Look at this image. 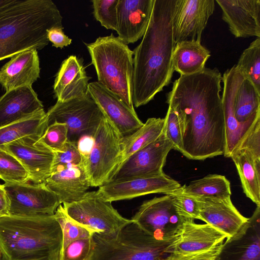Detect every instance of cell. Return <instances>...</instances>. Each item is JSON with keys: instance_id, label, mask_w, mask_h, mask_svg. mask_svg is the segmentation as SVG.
<instances>
[{"instance_id": "obj_1", "label": "cell", "mask_w": 260, "mask_h": 260, "mask_svg": "<svg viewBox=\"0 0 260 260\" xmlns=\"http://www.w3.org/2000/svg\"><path fill=\"white\" fill-rule=\"evenodd\" d=\"M221 81L217 68L205 67L196 73L180 75L167 94V103L178 117L181 153L189 159L202 160L224 154Z\"/></svg>"}, {"instance_id": "obj_2", "label": "cell", "mask_w": 260, "mask_h": 260, "mask_svg": "<svg viewBox=\"0 0 260 260\" xmlns=\"http://www.w3.org/2000/svg\"><path fill=\"white\" fill-rule=\"evenodd\" d=\"M175 0H154L149 22L133 51V105H145L171 81L175 43L172 14Z\"/></svg>"}, {"instance_id": "obj_3", "label": "cell", "mask_w": 260, "mask_h": 260, "mask_svg": "<svg viewBox=\"0 0 260 260\" xmlns=\"http://www.w3.org/2000/svg\"><path fill=\"white\" fill-rule=\"evenodd\" d=\"M62 17L51 0H13L0 8V61L49 41L47 31L63 27Z\"/></svg>"}, {"instance_id": "obj_4", "label": "cell", "mask_w": 260, "mask_h": 260, "mask_svg": "<svg viewBox=\"0 0 260 260\" xmlns=\"http://www.w3.org/2000/svg\"><path fill=\"white\" fill-rule=\"evenodd\" d=\"M62 239L54 215L0 217L4 260H59Z\"/></svg>"}, {"instance_id": "obj_5", "label": "cell", "mask_w": 260, "mask_h": 260, "mask_svg": "<svg viewBox=\"0 0 260 260\" xmlns=\"http://www.w3.org/2000/svg\"><path fill=\"white\" fill-rule=\"evenodd\" d=\"M85 45L98 82L134 108L133 51L113 34Z\"/></svg>"}, {"instance_id": "obj_6", "label": "cell", "mask_w": 260, "mask_h": 260, "mask_svg": "<svg viewBox=\"0 0 260 260\" xmlns=\"http://www.w3.org/2000/svg\"><path fill=\"white\" fill-rule=\"evenodd\" d=\"M91 260H161L172 241H159L133 222L109 235L94 233ZM174 240V239H173Z\"/></svg>"}, {"instance_id": "obj_7", "label": "cell", "mask_w": 260, "mask_h": 260, "mask_svg": "<svg viewBox=\"0 0 260 260\" xmlns=\"http://www.w3.org/2000/svg\"><path fill=\"white\" fill-rule=\"evenodd\" d=\"M122 136L104 116L94 134V145L88 157L82 161L90 186L108 182L121 160Z\"/></svg>"}, {"instance_id": "obj_8", "label": "cell", "mask_w": 260, "mask_h": 260, "mask_svg": "<svg viewBox=\"0 0 260 260\" xmlns=\"http://www.w3.org/2000/svg\"><path fill=\"white\" fill-rule=\"evenodd\" d=\"M68 215L95 233H115L134 222L123 217L112 205L96 191H87L79 200L62 204Z\"/></svg>"}, {"instance_id": "obj_9", "label": "cell", "mask_w": 260, "mask_h": 260, "mask_svg": "<svg viewBox=\"0 0 260 260\" xmlns=\"http://www.w3.org/2000/svg\"><path fill=\"white\" fill-rule=\"evenodd\" d=\"M46 114L48 125L54 122L66 124L68 140L76 142L83 135H93L104 117L88 93L64 102L57 101Z\"/></svg>"}, {"instance_id": "obj_10", "label": "cell", "mask_w": 260, "mask_h": 260, "mask_svg": "<svg viewBox=\"0 0 260 260\" xmlns=\"http://www.w3.org/2000/svg\"><path fill=\"white\" fill-rule=\"evenodd\" d=\"M159 241H172L184 218L176 212L170 195L145 201L132 219Z\"/></svg>"}, {"instance_id": "obj_11", "label": "cell", "mask_w": 260, "mask_h": 260, "mask_svg": "<svg viewBox=\"0 0 260 260\" xmlns=\"http://www.w3.org/2000/svg\"><path fill=\"white\" fill-rule=\"evenodd\" d=\"M10 201V215H54L60 205L57 196L44 183H5Z\"/></svg>"}, {"instance_id": "obj_12", "label": "cell", "mask_w": 260, "mask_h": 260, "mask_svg": "<svg viewBox=\"0 0 260 260\" xmlns=\"http://www.w3.org/2000/svg\"><path fill=\"white\" fill-rule=\"evenodd\" d=\"M173 149L165 128L154 141L130 155L117 169L110 181H116L162 174L169 152Z\"/></svg>"}, {"instance_id": "obj_13", "label": "cell", "mask_w": 260, "mask_h": 260, "mask_svg": "<svg viewBox=\"0 0 260 260\" xmlns=\"http://www.w3.org/2000/svg\"><path fill=\"white\" fill-rule=\"evenodd\" d=\"M214 10V0H175L172 18L175 43L201 42L203 31Z\"/></svg>"}, {"instance_id": "obj_14", "label": "cell", "mask_w": 260, "mask_h": 260, "mask_svg": "<svg viewBox=\"0 0 260 260\" xmlns=\"http://www.w3.org/2000/svg\"><path fill=\"white\" fill-rule=\"evenodd\" d=\"M181 187L178 181L163 173L156 176L110 181L100 186L98 191L104 200L112 202L152 193L169 195Z\"/></svg>"}, {"instance_id": "obj_15", "label": "cell", "mask_w": 260, "mask_h": 260, "mask_svg": "<svg viewBox=\"0 0 260 260\" xmlns=\"http://www.w3.org/2000/svg\"><path fill=\"white\" fill-rule=\"evenodd\" d=\"M41 137L28 136L0 146L18 159L35 184L44 183L49 177L54 158V152L40 141Z\"/></svg>"}, {"instance_id": "obj_16", "label": "cell", "mask_w": 260, "mask_h": 260, "mask_svg": "<svg viewBox=\"0 0 260 260\" xmlns=\"http://www.w3.org/2000/svg\"><path fill=\"white\" fill-rule=\"evenodd\" d=\"M88 93L122 137L143 125L134 108L129 106L117 94L98 81L89 83Z\"/></svg>"}, {"instance_id": "obj_17", "label": "cell", "mask_w": 260, "mask_h": 260, "mask_svg": "<svg viewBox=\"0 0 260 260\" xmlns=\"http://www.w3.org/2000/svg\"><path fill=\"white\" fill-rule=\"evenodd\" d=\"M226 236L212 225L184 219L169 246V252L192 253L209 250L223 242Z\"/></svg>"}, {"instance_id": "obj_18", "label": "cell", "mask_w": 260, "mask_h": 260, "mask_svg": "<svg viewBox=\"0 0 260 260\" xmlns=\"http://www.w3.org/2000/svg\"><path fill=\"white\" fill-rule=\"evenodd\" d=\"M202 220L224 234L229 239L247 224L249 218L242 215L233 204L231 197L224 198H195Z\"/></svg>"}, {"instance_id": "obj_19", "label": "cell", "mask_w": 260, "mask_h": 260, "mask_svg": "<svg viewBox=\"0 0 260 260\" xmlns=\"http://www.w3.org/2000/svg\"><path fill=\"white\" fill-rule=\"evenodd\" d=\"M236 38H260V0H216Z\"/></svg>"}, {"instance_id": "obj_20", "label": "cell", "mask_w": 260, "mask_h": 260, "mask_svg": "<svg viewBox=\"0 0 260 260\" xmlns=\"http://www.w3.org/2000/svg\"><path fill=\"white\" fill-rule=\"evenodd\" d=\"M154 0H118L117 6L118 38L126 44L142 38L148 27Z\"/></svg>"}, {"instance_id": "obj_21", "label": "cell", "mask_w": 260, "mask_h": 260, "mask_svg": "<svg viewBox=\"0 0 260 260\" xmlns=\"http://www.w3.org/2000/svg\"><path fill=\"white\" fill-rule=\"evenodd\" d=\"M218 260H260V207L239 233L223 243Z\"/></svg>"}, {"instance_id": "obj_22", "label": "cell", "mask_w": 260, "mask_h": 260, "mask_svg": "<svg viewBox=\"0 0 260 260\" xmlns=\"http://www.w3.org/2000/svg\"><path fill=\"white\" fill-rule=\"evenodd\" d=\"M44 183L57 196L60 204L80 200L90 186L82 164L59 167Z\"/></svg>"}, {"instance_id": "obj_23", "label": "cell", "mask_w": 260, "mask_h": 260, "mask_svg": "<svg viewBox=\"0 0 260 260\" xmlns=\"http://www.w3.org/2000/svg\"><path fill=\"white\" fill-rule=\"evenodd\" d=\"M37 50L30 49L13 55L0 69V85L6 91L29 86L40 78Z\"/></svg>"}, {"instance_id": "obj_24", "label": "cell", "mask_w": 260, "mask_h": 260, "mask_svg": "<svg viewBox=\"0 0 260 260\" xmlns=\"http://www.w3.org/2000/svg\"><path fill=\"white\" fill-rule=\"evenodd\" d=\"M90 79L82 62L75 55L70 56L61 63L54 80L57 101L64 102L87 94Z\"/></svg>"}, {"instance_id": "obj_25", "label": "cell", "mask_w": 260, "mask_h": 260, "mask_svg": "<svg viewBox=\"0 0 260 260\" xmlns=\"http://www.w3.org/2000/svg\"><path fill=\"white\" fill-rule=\"evenodd\" d=\"M31 86L11 89L0 97V127L32 115L43 109Z\"/></svg>"}, {"instance_id": "obj_26", "label": "cell", "mask_w": 260, "mask_h": 260, "mask_svg": "<svg viewBox=\"0 0 260 260\" xmlns=\"http://www.w3.org/2000/svg\"><path fill=\"white\" fill-rule=\"evenodd\" d=\"M210 51L200 42L184 41L176 44L172 55L174 71L189 75L202 70L210 57Z\"/></svg>"}, {"instance_id": "obj_27", "label": "cell", "mask_w": 260, "mask_h": 260, "mask_svg": "<svg viewBox=\"0 0 260 260\" xmlns=\"http://www.w3.org/2000/svg\"><path fill=\"white\" fill-rule=\"evenodd\" d=\"M231 158L237 168L244 193L260 207V159L243 149L236 150Z\"/></svg>"}, {"instance_id": "obj_28", "label": "cell", "mask_w": 260, "mask_h": 260, "mask_svg": "<svg viewBox=\"0 0 260 260\" xmlns=\"http://www.w3.org/2000/svg\"><path fill=\"white\" fill-rule=\"evenodd\" d=\"M165 122V118H149L134 133L122 137L120 165L132 154L156 140L164 131Z\"/></svg>"}, {"instance_id": "obj_29", "label": "cell", "mask_w": 260, "mask_h": 260, "mask_svg": "<svg viewBox=\"0 0 260 260\" xmlns=\"http://www.w3.org/2000/svg\"><path fill=\"white\" fill-rule=\"evenodd\" d=\"M47 126L46 112L43 109L25 118L0 127V146L28 136H42Z\"/></svg>"}, {"instance_id": "obj_30", "label": "cell", "mask_w": 260, "mask_h": 260, "mask_svg": "<svg viewBox=\"0 0 260 260\" xmlns=\"http://www.w3.org/2000/svg\"><path fill=\"white\" fill-rule=\"evenodd\" d=\"M183 194L194 198H224L232 194L230 182L224 176L209 174L182 186Z\"/></svg>"}, {"instance_id": "obj_31", "label": "cell", "mask_w": 260, "mask_h": 260, "mask_svg": "<svg viewBox=\"0 0 260 260\" xmlns=\"http://www.w3.org/2000/svg\"><path fill=\"white\" fill-rule=\"evenodd\" d=\"M236 66L260 92V38L244 50Z\"/></svg>"}, {"instance_id": "obj_32", "label": "cell", "mask_w": 260, "mask_h": 260, "mask_svg": "<svg viewBox=\"0 0 260 260\" xmlns=\"http://www.w3.org/2000/svg\"><path fill=\"white\" fill-rule=\"evenodd\" d=\"M54 215L61 230L62 249L74 241L92 237L95 233L89 228L71 218L66 213L61 204L58 207Z\"/></svg>"}, {"instance_id": "obj_33", "label": "cell", "mask_w": 260, "mask_h": 260, "mask_svg": "<svg viewBox=\"0 0 260 260\" xmlns=\"http://www.w3.org/2000/svg\"><path fill=\"white\" fill-rule=\"evenodd\" d=\"M0 179L5 183H26L28 174L12 154L0 147Z\"/></svg>"}, {"instance_id": "obj_34", "label": "cell", "mask_w": 260, "mask_h": 260, "mask_svg": "<svg viewBox=\"0 0 260 260\" xmlns=\"http://www.w3.org/2000/svg\"><path fill=\"white\" fill-rule=\"evenodd\" d=\"M93 15L106 29L116 30L118 0H92Z\"/></svg>"}, {"instance_id": "obj_35", "label": "cell", "mask_w": 260, "mask_h": 260, "mask_svg": "<svg viewBox=\"0 0 260 260\" xmlns=\"http://www.w3.org/2000/svg\"><path fill=\"white\" fill-rule=\"evenodd\" d=\"M93 248L92 236L77 240L62 249L59 260H91Z\"/></svg>"}, {"instance_id": "obj_36", "label": "cell", "mask_w": 260, "mask_h": 260, "mask_svg": "<svg viewBox=\"0 0 260 260\" xmlns=\"http://www.w3.org/2000/svg\"><path fill=\"white\" fill-rule=\"evenodd\" d=\"M181 187L173 193L169 194L177 213L184 219L202 220L197 200L182 193Z\"/></svg>"}, {"instance_id": "obj_37", "label": "cell", "mask_w": 260, "mask_h": 260, "mask_svg": "<svg viewBox=\"0 0 260 260\" xmlns=\"http://www.w3.org/2000/svg\"><path fill=\"white\" fill-rule=\"evenodd\" d=\"M68 140L66 124L54 122L47 127L40 141L54 152L61 150Z\"/></svg>"}, {"instance_id": "obj_38", "label": "cell", "mask_w": 260, "mask_h": 260, "mask_svg": "<svg viewBox=\"0 0 260 260\" xmlns=\"http://www.w3.org/2000/svg\"><path fill=\"white\" fill-rule=\"evenodd\" d=\"M82 158L79 153L77 142L68 140L62 149L54 152L52 171L59 167L68 165H80Z\"/></svg>"}, {"instance_id": "obj_39", "label": "cell", "mask_w": 260, "mask_h": 260, "mask_svg": "<svg viewBox=\"0 0 260 260\" xmlns=\"http://www.w3.org/2000/svg\"><path fill=\"white\" fill-rule=\"evenodd\" d=\"M165 132L173 144V149L182 153L183 146L179 121L176 113L173 108L169 105L165 117Z\"/></svg>"}, {"instance_id": "obj_40", "label": "cell", "mask_w": 260, "mask_h": 260, "mask_svg": "<svg viewBox=\"0 0 260 260\" xmlns=\"http://www.w3.org/2000/svg\"><path fill=\"white\" fill-rule=\"evenodd\" d=\"M240 149L247 150L254 157L260 159V120L242 138L235 151Z\"/></svg>"}, {"instance_id": "obj_41", "label": "cell", "mask_w": 260, "mask_h": 260, "mask_svg": "<svg viewBox=\"0 0 260 260\" xmlns=\"http://www.w3.org/2000/svg\"><path fill=\"white\" fill-rule=\"evenodd\" d=\"M223 243L202 252L186 254L171 253L161 260H218Z\"/></svg>"}, {"instance_id": "obj_42", "label": "cell", "mask_w": 260, "mask_h": 260, "mask_svg": "<svg viewBox=\"0 0 260 260\" xmlns=\"http://www.w3.org/2000/svg\"><path fill=\"white\" fill-rule=\"evenodd\" d=\"M62 29L63 27H54L47 31L49 41L56 48H62L72 43V40L64 34Z\"/></svg>"}, {"instance_id": "obj_43", "label": "cell", "mask_w": 260, "mask_h": 260, "mask_svg": "<svg viewBox=\"0 0 260 260\" xmlns=\"http://www.w3.org/2000/svg\"><path fill=\"white\" fill-rule=\"evenodd\" d=\"M93 135H84L79 138L77 141V146L81 155L82 161L88 157L93 148Z\"/></svg>"}, {"instance_id": "obj_44", "label": "cell", "mask_w": 260, "mask_h": 260, "mask_svg": "<svg viewBox=\"0 0 260 260\" xmlns=\"http://www.w3.org/2000/svg\"><path fill=\"white\" fill-rule=\"evenodd\" d=\"M10 201L4 184H0V217L10 215Z\"/></svg>"}, {"instance_id": "obj_45", "label": "cell", "mask_w": 260, "mask_h": 260, "mask_svg": "<svg viewBox=\"0 0 260 260\" xmlns=\"http://www.w3.org/2000/svg\"><path fill=\"white\" fill-rule=\"evenodd\" d=\"M13 1V0H0V8L9 5Z\"/></svg>"}, {"instance_id": "obj_46", "label": "cell", "mask_w": 260, "mask_h": 260, "mask_svg": "<svg viewBox=\"0 0 260 260\" xmlns=\"http://www.w3.org/2000/svg\"><path fill=\"white\" fill-rule=\"evenodd\" d=\"M0 260H4L1 251H0Z\"/></svg>"}, {"instance_id": "obj_47", "label": "cell", "mask_w": 260, "mask_h": 260, "mask_svg": "<svg viewBox=\"0 0 260 260\" xmlns=\"http://www.w3.org/2000/svg\"></svg>"}]
</instances>
